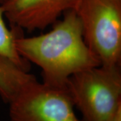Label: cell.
<instances>
[{"mask_svg":"<svg viewBox=\"0 0 121 121\" xmlns=\"http://www.w3.org/2000/svg\"><path fill=\"white\" fill-rule=\"evenodd\" d=\"M15 46L22 58L41 68L43 82L52 86L67 88L71 75L101 65L84 41L74 9L65 12L63 20L46 34L27 38L17 35Z\"/></svg>","mask_w":121,"mask_h":121,"instance_id":"cell-1","label":"cell"},{"mask_svg":"<svg viewBox=\"0 0 121 121\" xmlns=\"http://www.w3.org/2000/svg\"><path fill=\"white\" fill-rule=\"evenodd\" d=\"M120 68L99 65L69 78L67 89L83 121H110L121 108Z\"/></svg>","mask_w":121,"mask_h":121,"instance_id":"cell-2","label":"cell"},{"mask_svg":"<svg viewBox=\"0 0 121 121\" xmlns=\"http://www.w3.org/2000/svg\"><path fill=\"white\" fill-rule=\"evenodd\" d=\"M87 46L102 66H121V0H80L73 9Z\"/></svg>","mask_w":121,"mask_h":121,"instance_id":"cell-3","label":"cell"},{"mask_svg":"<svg viewBox=\"0 0 121 121\" xmlns=\"http://www.w3.org/2000/svg\"><path fill=\"white\" fill-rule=\"evenodd\" d=\"M8 104L10 121H81L67 88L39 82L28 73Z\"/></svg>","mask_w":121,"mask_h":121,"instance_id":"cell-4","label":"cell"},{"mask_svg":"<svg viewBox=\"0 0 121 121\" xmlns=\"http://www.w3.org/2000/svg\"><path fill=\"white\" fill-rule=\"evenodd\" d=\"M80 0H6L4 16L13 28L44 30L73 9Z\"/></svg>","mask_w":121,"mask_h":121,"instance_id":"cell-5","label":"cell"},{"mask_svg":"<svg viewBox=\"0 0 121 121\" xmlns=\"http://www.w3.org/2000/svg\"><path fill=\"white\" fill-rule=\"evenodd\" d=\"M4 9L2 5H0V56L8 59L19 67L28 71V61L19 55L15 46L17 28L8 29L4 20Z\"/></svg>","mask_w":121,"mask_h":121,"instance_id":"cell-6","label":"cell"},{"mask_svg":"<svg viewBox=\"0 0 121 121\" xmlns=\"http://www.w3.org/2000/svg\"><path fill=\"white\" fill-rule=\"evenodd\" d=\"M110 121H121V108H120Z\"/></svg>","mask_w":121,"mask_h":121,"instance_id":"cell-7","label":"cell"},{"mask_svg":"<svg viewBox=\"0 0 121 121\" xmlns=\"http://www.w3.org/2000/svg\"><path fill=\"white\" fill-rule=\"evenodd\" d=\"M5 1H6V0H0V5H2Z\"/></svg>","mask_w":121,"mask_h":121,"instance_id":"cell-8","label":"cell"}]
</instances>
